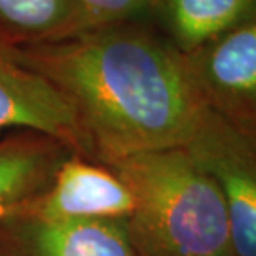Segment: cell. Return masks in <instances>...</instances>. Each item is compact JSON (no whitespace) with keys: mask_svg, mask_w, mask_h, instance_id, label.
<instances>
[{"mask_svg":"<svg viewBox=\"0 0 256 256\" xmlns=\"http://www.w3.org/2000/svg\"><path fill=\"white\" fill-rule=\"evenodd\" d=\"M0 256H140L124 223H52L0 212Z\"/></svg>","mask_w":256,"mask_h":256,"instance_id":"obj_7","label":"cell"},{"mask_svg":"<svg viewBox=\"0 0 256 256\" xmlns=\"http://www.w3.org/2000/svg\"><path fill=\"white\" fill-rule=\"evenodd\" d=\"M106 166L134 197L124 226L140 256H235L218 185L187 147L142 152Z\"/></svg>","mask_w":256,"mask_h":256,"instance_id":"obj_2","label":"cell"},{"mask_svg":"<svg viewBox=\"0 0 256 256\" xmlns=\"http://www.w3.org/2000/svg\"><path fill=\"white\" fill-rule=\"evenodd\" d=\"M12 53L60 92L101 164L187 147L206 111L184 53L138 22Z\"/></svg>","mask_w":256,"mask_h":256,"instance_id":"obj_1","label":"cell"},{"mask_svg":"<svg viewBox=\"0 0 256 256\" xmlns=\"http://www.w3.org/2000/svg\"><path fill=\"white\" fill-rule=\"evenodd\" d=\"M88 32L78 0H0V34L8 45H36Z\"/></svg>","mask_w":256,"mask_h":256,"instance_id":"obj_10","label":"cell"},{"mask_svg":"<svg viewBox=\"0 0 256 256\" xmlns=\"http://www.w3.org/2000/svg\"><path fill=\"white\" fill-rule=\"evenodd\" d=\"M78 2L88 24V32L136 22L144 15H150L149 0H78Z\"/></svg>","mask_w":256,"mask_h":256,"instance_id":"obj_11","label":"cell"},{"mask_svg":"<svg viewBox=\"0 0 256 256\" xmlns=\"http://www.w3.org/2000/svg\"><path fill=\"white\" fill-rule=\"evenodd\" d=\"M187 149L218 185L235 256H256V121L210 110Z\"/></svg>","mask_w":256,"mask_h":256,"instance_id":"obj_3","label":"cell"},{"mask_svg":"<svg viewBox=\"0 0 256 256\" xmlns=\"http://www.w3.org/2000/svg\"><path fill=\"white\" fill-rule=\"evenodd\" d=\"M68 154L66 147L48 136L12 132L0 138V210L42 192Z\"/></svg>","mask_w":256,"mask_h":256,"instance_id":"obj_9","label":"cell"},{"mask_svg":"<svg viewBox=\"0 0 256 256\" xmlns=\"http://www.w3.org/2000/svg\"><path fill=\"white\" fill-rule=\"evenodd\" d=\"M0 40H4L5 43H8V42H7V40H5V38H4V35H2V34H0Z\"/></svg>","mask_w":256,"mask_h":256,"instance_id":"obj_12","label":"cell"},{"mask_svg":"<svg viewBox=\"0 0 256 256\" xmlns=\"http://www.w3.org/2000/svg\"><path fill=\"white\" fill-rule=\"evenodd\" d=\"M5 210L52 223H126L134 197L110 166L70 152L42 192Z\"/></svg>","mask_w":256,"mask_h":256,"instance_id":"obj_4","label":"cell"},{"mask_svg":"<svg viewBox=\"0 0 256 256\" xmlns=\"http://www.w3.org/2000/svg\"><path fill=\"white\" fill-rule=\"evenodd\" d=\"M166 38L190 55L233 26L256 17V0H149Z\"/></svg>","mask_w":256,"mask_h":256,"instance_id":"obj_8","label":"cell"},{"mask_svg":"<svg viewBox=\"0 0 256 256\" xmlns=\"http://www.w3.org/2000/svg\"><path fill=\"white\" fill-rule=\"evenodd\" d=\"M12 132L48 136L90 159L72 110L60 92L42 74L22 64L12 45L0 40V138Z\"/></svg>","mask_w":256,"mask_h":256,"instance_id":"obj_6","label":"cell"},{"mask_svg":"<svg viewBox=\"0 0 256 256\" xmlns=\"http://www.w3.org/2000/svg\"><path fill=\"white\" fill-rule=\"evenodd\" d=\"M185 58L210 110L232 119L256 121V17Z\"/></svg>","mask_w":256,"mask_h":256,"instance_id":"obj_5","label":"cell"}]
</instances>
